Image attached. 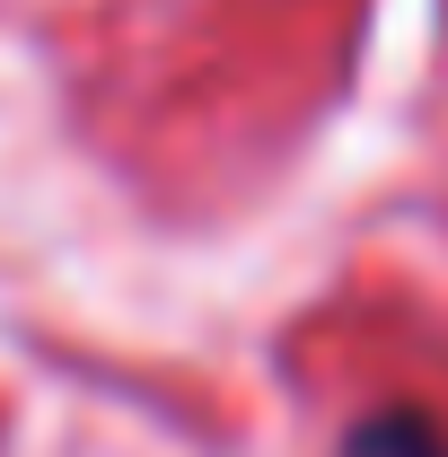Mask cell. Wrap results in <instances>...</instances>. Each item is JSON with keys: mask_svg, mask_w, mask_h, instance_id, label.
Here are the masks:
<instances>
[{"mask_svg": "<svg viewBox=\"0 0 448 457\" xmlns=\"http://www.w3.org/2000/svg\"><path fill=\"white\" fill-rule=\"evenodd\" d=\"M335 457H448V440H440L431 413H413V404H378V413H361V422L335 440Z\"/></svg>", "mask_w": 448, "mask_h": 457, "instance_id": "6da1fadb", "label": "cell"}]
</instances>
